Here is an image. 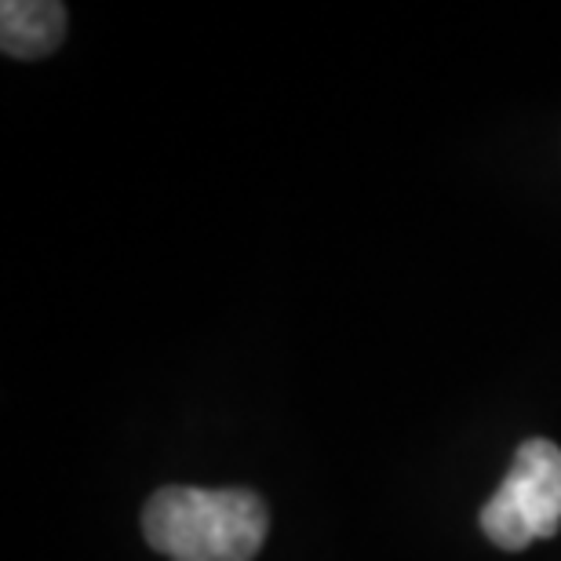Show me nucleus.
I'll return each mask as SVG.
<instances>
[{
	"instance_id": "2",
	"label": "nucleus",
	"mask_w": 561,
	"mask_h": 561,
	"mask_svg": "<svg viewBox=\"0 0 561 561\" xmlns=\"http://www.w3.org/2000/svg\"><path fill=\"white\" fill-rule=\"evenodd\" d=\"M561 525V448L547 437H529L514 453L503 485L481 507V529L500 551H525Z\"/></svg>"
},
{
	"instance_id": "1",
	"label": "nucleus",
	"mask_w": 561,
	"mask_h": 561,
	"mask_svg": "<svg viewBox=\"0 0 561 561\" xmlns=\"http://www.w3.org/2000/svg\"><path fill=\"white\" fill-rule=\"evenodd\" d=\"M271 529L263 496L249 489L164 485L142 507V536L172 561H252Z\"/></svg>"
},
{
	"instance_id": "3",
	"label": "nucleus",
	"mask_w": 561,
	"mask_h": 561,
	"mask_svg": "<svg viewBox=\"0 0 561 561\" xmlns=\"http://www.w3.org/2000/svg\"><path fill=\"white\" fill-rule=\"evenodd\" d=\"M66 33V8L55 0H4L0 44L11 59H44L59 48Z\"/></svg>"
}]
</instances>
